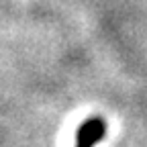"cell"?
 <instances>
[{"label":"cell","mask_w":147,"mask_h":147,"mask_svg":"<svg viewBox=\"0 0 147 147\" xmlns=\"http://www.w3.org/2000/svg\"><path fill=\"white\" fill-rule=\"evenodd\" d=\"M104 137V125L102 121L92 119L88 121L84 127H80V133H78V147H92L98 139Z\"/></svg>","instance_id":"obj_1"}]
</instances>
